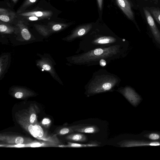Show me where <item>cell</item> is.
Masks as SVG:
<instances>
[{
  "mask_svg": "<svg viewBox=\"0 0 160 160\" xmlns=\"http://www.w3.org/2000/svg\"><path fill=\"white\" fill-rule=\"evenodd\" d=\"M121 49V44L98 48L71 56L68 59L72 64L87 66L99 64L100 60L102 59L108 63L112 60L120 58Z\"/></svg>",
  "mask_w": 160,
  "mask_h": 160,
  "instance_id": "obj_1",
  "label": "cell"
},
{
  "mask_svg": "<svg viewBox=\"0 0 160 160\" xmlns=\"http://www.w3.org/2000/svg\"><path fill=\"white\" fill-rule=\"evenodd\" d=\"M23 94L21 92H17L15 94V97L17 98H20L23 96Z\"/></svg>",
  "mask_w": 160,
  "mask_h": 160,
  "instance_id": "obj_25",
  "label": "cell"
},
{
  "mask_svg": "<svg viewBox=\"0 0 160 160\" xmlns=\"http://www.w3.org/2000/svg\"><path fill=\"white\" fill-rule=\"evenodd\" d=\"M50 120L47 118L44 119L42 121V123L43 124H47L50 123Z\"/></svg>",
  "mask_w": 160,
  "mask_h": 160,
  "instance_id": "obj_27",
  "label": "cell"
},
{
  "mask_svg": "<svg viewBox=\"0 0 160 160\" xmlns=\"http://www.w3.org/2000/svg\"><path fill=\"white\" fill-rule=\"evenodd\" d=\"M92 27V25L91 24L79 26L74 30L71 35L66 38V40L71 41L76 38L86 35Z\"/></svg>",
  "mask_w": 160,
  "mask_h": 160,
  "instance_id": "obj_7",
  "label": "cell"
},
{
  "mask_svg": "<svg viewBox=\"0 0 160 160\" xmlns=\"http://www.w3.org/2000/svg\"><path fill=\"white\" fill-rule=\"evenodd\" d=\"M52 14V12L50 11H38L21 13L19 15L24 17L34 16L42 18L50 17L51 16Z\"/></svg>",
  "mask_w": 160,
  "mask_h": 160,
  "instance_id": "obj_10",
  "label": "cell"
},
{
  "mask_svg": "<svg viewBox=\"0 0 160 160\" xmlns=\"http://www.w3.org/2000/svg\"><path fill=\"white\" fill-rule=\"evenodd\" d=\"M38 0H26L23 3L20 8L18 10V13H21L25 10L27 8L33 3L36 2Z\"/></svg>",
  "mask_w": 160,
  "mask_h": 160,
  "instance_id": "obj_15",
  "label": "cell"
},
{
  "mask_svg": "<svg viewBox=\"0 0 160 160\" xmlns=\"http://www.w3.org/2000/svg\"><path fill=\"white\" fill-rule=\"evenodd\" d=\"M21 34L23 38L26 40H28L31 38V35L26 28H23L21 29Z\"/></svg>",
  "mask_w": 160,
  "mask_h": 160,
  "instance_id": "obj_18",
  "label": "cell"
},
{
  "mask_svg": "<svg viewBox=\"0 0 160 160\" xmlns=\"http://www.w3.org/2000/svg\"><path fill=\"white\" fill-rule=\"evenodd\" d=\"M99 9L101 10L102 8V0H97Z\"/></svg>",
  "mask_w": 160,
  "mask_h": 160,
  "instance_id": "obj_28",
  "label": "cell"
},
{
  "mask_svg": "<svg viewBox=\"0 0 160 160\" xmlns=\"http://www.w3.org/2000/svg\"><path fill=\"white\" fill-rule=\"evenodd\" d=\"M23 142V139L21 137H19L16 138L15 140V142L17 144H22Z\"/></svg>",
  "mask_w": 160,
  "mask_h": 160,
  "instance_id": "obj_22",
  "label": "cell"
},
{
  "mask_svg": "<svg viewBox=\"0 0 160 160\" xmlns=\"http://www.w3.org/2000/svg\"><path fill=\"white\" fill-rule=\"evenodd\" d=\"M36 118V115L35 114L33 113V114H32L30 117V122L31 123H33L35 120Z\"/></svg>",
  "mask_w": 160,
  "mask_h": 160,
  "instance_id": "obj_24",
  "label": "cell"
},
{
  "mask_svg": "<svg viewBox=\"0 0 160 160\" xmlns=\"http://www.w3.org/2000/svg\"><path fill=\"white\" fill-rule=\"evenodd\" d=\"M118 6L125 15L130 19H134V15L131 4L128 0H116Z\"/></svg>",
  "mask_w": 160,
  "mask_h": 160,
  "instance_id": "obj_8",
  "label": "cell"
},
{
  "mask_svg": "<svg viewBox=\"0 0 160 160\" xmlns=\"http://www.w3.org/2000/svg\"><path fill=\"white\" fill-rule=\"evenodd\" d=\"M118 144L121 147H132L143 146H160V141L126 140L118 142Z\"/></svg>",
  "mask_w": 160,
  "mask_h": 160,
  "instance_id": "obj_4",
  "label": "cell"
},
{
  "mask_svg": "<svg viewBox=\"0 0 160 160\" xmlns=\"http://www.w3.org/2000/svg\"><path fill=\"white\" fill-rule=\"evenodd\" d=\"M99 131L100 129L97 126L87 124H81L75 130V131L78 132L91 133H97Z\"/></svg>",
  "mask_w": 160,
  "mask_h": 160,
  "instance_id": "obj_9",
  "label": "cell"
},
{
  "mask_svg": "<svg viewBox=\"0 0 160 160\" xmlns=\"http://www.w3.org/2000/svg\"><path fill=\"white\" fill-rule=\"evenodd\" d=\"M120 42V40L113 36H100L91 39H84L82 40L80 42L78 49L85 52L96 48L121 44Z\"/></svg>",
  "mask_w": 160,
  "mask_h": 160,
  "instance_id": "obj_3",
  "label": "cell"
},
{
  "mask_svg": "<svg viewBox=\"0 0 160 160\" xmlns=\"http://www.w3.org/2000/svg\"><path fill=\"white\" fill-rule=\"evenodd\" d=\"M69 146L74 148H84L87 147H97L99 144L96 142H93L87 144H82L75 143H69Z\"/></svg>",
  "mask_w": 160,
  "mask_h": 160,
  "instance_id": "obj_13",
  "label": "cell"
},
{
  "mask_svg": "<svg viewBox=\"0 0 160 160\" xmlns=\"http://www.w3.org/2000/svg\"><path fill=\"white\" fill-rule=\"evenodd\" d=\"M28 129L30 133L34 137L37 138L38 137L34 126L30 125L28 127Z\"/></svg>",
  "mask_w": 160,
  "mask_h": 160,
  "instance_id": "obj_20",
  "label": "cell"
},
{
  "mask_svg": "<svg viewBox=\"0 0 160 160\" xmlns=\"http://www.w3.org/2000/svg\"><path fill=\"white\" fill-rule=\"evenodd\" d=\"M120 78L105 69H101L93 73L86 85L88 94H95L111 90L118 85Z\"/></svg>",
  "mask_w": 160,
  "mask_h": 160,
  "instance_id": "obj_2",
  "label": "cell"
},
{
  "mask_svg": "<svg viewBox=\"0 0 160 160\" xmlns=\"http://www.w3.org/2000/svg\"></svg>",
  "mask_w": 160,
  "mask_h": 160,
  "instance_id": "obj_32",
  "label": "cell"
},
{
  "mask_svg": "<svg viewBox=\"0 0 160 160\" xmlns=\"http://www.w3.org/2000/svg\"><path fill=\"white\" fill-rule=\"evenodd\" d=\"M144 13L153 37L157 42L160 44V32L150 12L143 8Z\"/></svg>",
  "mask_w": 160,
  "mask_h": 160,
  "instance_id": "obj_6",
  "label": "cell"
},
{
  "mask_svg": "<svg viewBox=\"0 0 160 160\" xmlns=\"http://www.w3.org/2000/svg\"><path fill=\"white\" fill-rule=\"evenodd\" d=\"M150 12L155 19L160 25V9L152 8L150 9Z\"/></svg>",
  "mask_w": 160,
  "mask_h": 160,
  "instance_id": "obj_16",
  "label": "cell"
},
{
  "mask_svg": "<svg viewBox=\"0 0 160 160\" xmlns=\"http://www.w3.org/2000/svg\"><path fill=\"white\" fill-rule=\"evenodd\" d=\"M38 137H42L43 135V131L41 127L39 125L35 124L34 125Z\"/></svg>",
  "mask_w": 160,
  "mask_h": 160,
  "instance_id": "obj_19",
  "label": "cell"
},
{
  "mask_svg": "<svg viewBox=\"0 0 160 160\" xmlns=\"http://www.w3.org/2000/svg\"><path fill=\"white\" fill-rule=\"evenodd\" d=\"M24 144H17V145L15 146V147L18 148H21L24 147Z\"/></svg>",
  "mask_w": 160,
  "mask_h": 160,
  "instance_id": "obj_30",
  "label": "cell"
},
{
  "mask_svg": "<svg viewBox=\"0 0 160 160\" xmlns=\"http://www.w3.org/2000/svg\"><path fill=\"white\" fill-rule=\"evenodd\" d=\"M65 27V26L62 27V25L60 24H56L52 27V28L54 31H58L61 30Z\"/></svg>",
  "mask_w": 160,
  "mask_h": 160,
  "instance_id": "obj_21",
  "label": "cell"
},
{
  "mask_svg": "<svg viewBox=\"0 0 160 160\" xmlns=\"http://www.w3.org/2000/svg\"><path fill=\"white\" fill-rule=\"evenodd\" d=\"M143 136L153 141L160 140V133L151 132L145 134Z\"/></svg>",
  "mask_w": 160,
  "mask_h": 160,
  "instance_id": "obj_14",
  "label": "cell"
},
{
  "mask_svg": "<svg viewBox=\"0 0 160 160\" xmlns=\"http://www.w3.org/2000/svg\"><path fill=\"white\" fill-rule=\"evenodd\" d=\"M42 145V144L39 143H34L32 144L31 146L32 147H37L41 146Z\"/></svg>",
  "mask_w": 160,
  "mask_h": 160,
  "instance_id": "obj_29",
  "label": "cell"
},
{
  "mask_svg": "<svg viewBox=\"0 0 160 160\" xmlns=\"http://www.w3.org/2000/svg\"><path fill=\"white\" fill-rule=\"evenodd\" d=\"M14 31L12 27L7 26L6 25L1 24L0 25V32L3 33H10Z\"/></svg>",
  "mask_w": 160,
  "mask_h": 160,
  "instance_id": "obj_17",
  "label": "cell"
},
{
  "mask_svg": "<svg viewBox=\"0 0 160 160\" xmlns=\"http://www.w3.org/2000/svg\"><path fill=\"white\" fill-rule=\"evenodd\" d=\"M27 18L29 20L31 21H36L39 19V18L34 16H29Z\"/></svg>",
  "mask_w": 160,
  "mask_h": 160,
  "instance_id": "obj_26",
  "label": "cell"
},
{
  "mask_svg": "<svg viewBox=\"0 0 160 160\" xmlns=\"http://www.w3.org/2000/svg\"><path fill=\"white\" fill-rule=\"evenodd\" d=\"M12 1L14 3H16L18 0H12Z\"/></svg>",
  "mask_w": 160,
  "mask_h": 160,
  "instance_id": "obj_31",
  "label": "cell"
},
{
  "mask_svg": "<svg viewBox=\"0 0 160 160\" xmlns=\"http://www.w3.org/2000/svg\"><path fill=\"white\" fill-rule=\"evenodd\" d=\"M68 138L73 141L84 142L87 141V137L85 134L77 133L72 134L69 136Z\"/></svg>",
  "mask_w": 160,
  "mask_h": 160,
  "instance_id": "obj_12",
  "label": "cell"
},
{
  "mask_svg": "<svg viewBox=\"0 0 160 160\" xmlns=\"http://www.w3.org/2000/svg\"><path fill=\"white\" fill-rule=\"evenodd\" d=\"M45 59H42L38 61L37 64L40 66L42 70L48 72L51 74L53 77L56 76L54 68H53L52 64H51L50 62L46 61Z\"/></svg>",
  "mask_w": 160,
  "mask_h": 160,
  "instance_id": "obj_11",
  "label": "cell"
},
{
  "mask_svg": "<svg viewBox=\"0 0 160 160\" xmlns=\"http://www.w3.org/2000/svg\"><path fill=\"white\" fill-rule=\"evenodd\" d=\"M107 63V61L106 60L102 59L100 60L99 62V64L101 66L104 67L106 66Z\"/></svg>",
  "mask_w": 160,
  "mask_h": 160,
  "instance_id": "obj_23",
  "label": "cell"
},
{
  "mask_svg": "<svg viewBox=\"0 0 160 160\" xmlns=\"http://www.w3.org/2000/svg\"><path fill=\"white\" fill-rule=\"evenodd\" d=\"M119 91L134 106H137L141 100L140 96L130 87H126L120 90Z\"/></svg>",
  "mask_w": 160,
  "mask_h": 160,
  "instance_id": "obj_5",
  "label": "cell"
}]
</instances>
